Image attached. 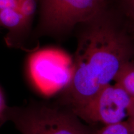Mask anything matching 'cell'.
Masks as SVG:
<instances>
[{
    "instance_id": "cell-1",
    "label": "cell",
    "mask_w": 134,
    "mask_h": 134,
    "mask_svg": "<svg viewBox=\"0 0 134 134\" xmlns=\"http://www.w3.org/2000/svg\"><path fill=\"white\" fill-rule=\"evenodd\" d=\"M83 25L71 78L60 99V104L73 113L110 85L134 55V46L129 35L105 10Z\"/></svg>"
},
{
    "instance_id": "cell-2",
    "label": "cell",
    "mask_w": 134,
    "mask_h": 134,
    "mask_svg": "<svg viewBox=\"0 0 134 134\" xmlns=\"http://www.w3.org/2000/svg\"><path fill=\"white\" fill-rule=\"evenodd\" d=\"M3 119L12 122L21 134H90L79 117L61 104L31 100L24 105H6Z\"/></svg>"
},
{
    "instance_id": "cell-3",
    "label": "cell",
    "mask_w": 134,
    "mask_h": 134,
    "mask_svg": "<svg viewBox=\"0 0 134 134\" xmlns=\"http://www.w3.org/2000/svg\"><path fill=\"white\" fill-rule=\"evenodd\" d=\"M39 34L60 37L91 21L105 10L104 0H38Z\"/></svg>"
},
{
    "instance_id": "cell-4",
    "label": "cell",
    "mask_w": 134,
    "mask_h": 134,
    "mask_svg": "<svg viewBox=\"0 0 134 134\" xmlns=\"http://www.w3.org/2000/svg\"><path fill=\"white\" fill-rule=\"evenodd\" d=\"M133 98L117 85H108L75 114L80 119L90 123L113 124L128 117Z\"/></svg>"
},
{
    "instance_id": "cell-5",
    "label": "cell",
    "mask_w": 134,
    "mask_h": 134,
    "mask_svg": "<svg viewBox=\"0 0 134 134\" xmlns=\"http://www.w3.org/2000/svg\"><path fill=\"white\" fill-rule=\"evenodd\" d=\"M29 71L34 84L41 93L50 95L65 88L71 78L73 66L68 67L50 50H38L30 57Z\"/></svg>"
},
{
    "instance_id": "cell-6",
    "label": "cell",
    "mask_w": 134,
    "mask_h": 134,
    "mask_svg": "<svg viewBox=\"0 0 134 134\" xmlns=\"http://www.w3.org/2000/svg\"><path fill=\"white\" fill-rule=\"evenodd\" d=\"M4 27L11 32L18 31L28 27L18 8L0 10V27Z\"/></svg>"
},
{
    "instance_id": "cell-7",
    "label": "cell",
    "mask_w": 134,
    "mask_h": 134,
    "mask_svg": "<svg viewBox=\"0 0 134 134\" xmlns=\"http://www.w3.org/2000/svg\"><path fill=\"white\" fill-rule=\"evenodd\" d=\"M114 81L115 85L134 99V62L130 60L125 63L117 73Z\"/></svg>"
},
{
    "instance_id": "cell-8",
    "label": "cell",
    "mask_w": 134,
    "mask_h": 134,
    "mask_svg": "<svg viewBox=\"0 0 134 134\" xmlns=\"http://www.w3.org/2000/svg\"><path fill=\"white\" fill-rule=\"evenodd\" d=\"M93 134H131L127 120L119 123L105 125Z\"/></svg>"
},
{
    "instance_id": "cell-9",
    "label": "cell",
    "mask_w": 134,
    "mask_h": 134,
    "mask_svg": "<svg viewBox=\"0 0 134 134\" xmlns=\"http://www.w3.org/2000/svg\"><path fill=\"white\" fill-rule=\"evenodd\" d=\"M19 0H0V10L18 8Z\"/></svg>"
},
{
    "instance_id": "cell-10",
    "label": "cell",
    "mask_w": 134,
    "mask_h": 134,
    "mask_svg": "<svg viewBox=\"0 0 134 134\" xmlns=\"http://www.w3.org/2000/svg\"><path fill=\"white\" fill-rule=\"evenodd\" d=\"M127 120L129 124L130 133L134 134V99H133V101L130 106Z\"/></svg>"
},
{
    "instance_id": "cell-11",
    "label": "cell",
    "mask_w": 134,
    "mask_h": 134,
    "mask_svg": "<svg viewBox=\"0 0 134 134\" xmlns=\"http://www.w3.org/2000/svg\"><path fill=\"white\" fill-rule=\"evenodd\" d=\"M128 16L134 21V0H124Z\"/></svg>"
},
{
    "instance_id": "cell-12",
    "label": "cell",
    "mask_w": 134,
    "mask_h": 134,
    "mask_svg": "<svg viewBox=\"0 0 134 134\" xmlns=\"http://www.w3.org/2000/svg\"><path fill=\"white\" fill-rule=\"evenodd\" d=\"M6 106V105H5L2 95H1V93H0V124H2L3 123H4L3 119V113H4L5 107Z\"/></svg>"
},
{
    "instance_id": "cell-13",
    "label": "cell",
    "mask_w": 134,
    "mask_h": 134,
    "mask_svg": "<svg viewBox=\"0 0 134 134\" xmlns=\"http://www.w3.org/2000/svg\"><path fill=\"white\" fill-rule=\"evenodd\" d=\"M104 1H107V0H104Z\"/></svg>"
}]
</instances>
